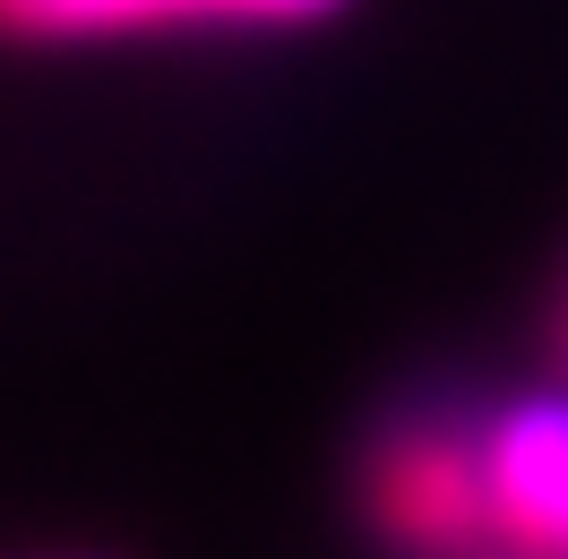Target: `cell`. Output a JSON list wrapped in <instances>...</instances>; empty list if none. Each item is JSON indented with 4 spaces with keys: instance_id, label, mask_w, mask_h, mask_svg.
<instances>
[{
    "instance_id": "obj_1",
    "label": "cell",
    "mask_w": 568,
    "mask_h": 559,
    "mask_svg": "<svg viewBox=\"0 0 568 559\" xmlns=\"http://www.w3.org/2000/svg\"><path fill=\"white\" fill-rule=\"evenodd\" d=\"M483 533L508 559H568V396L508 405L465 448V542Z\"/></svg>"
},
{
    "instance_id": "obj_2",
    "label": "cell",
    "mask_w": 568,
    "mask_h": 559,
    "mask_svg": "<svg viewBox=\"0 0 568 559\" xmlns=\"http://www.w3.org/2000/svg\"><path fill=\"white\" fill-rule=\"evenodd\" d=\"M345 0H0V35L87 43V35H164V27H311Z\"/></svg>"
},
{
    "instance_id": "obj_3",
    "label": "cell",
    "mask_w": 568,
    "mask_h": 559,
    "mask_svg": "<svg viewBox=\"0 0 568 559\" xmlns=\"http://www.w3.org/2000/svg\"><path fill=\"white\" fill-rule=\"evenodd\" d=\"M61 559H104V551H61Z\"/></svg>"
}]
</instances>
